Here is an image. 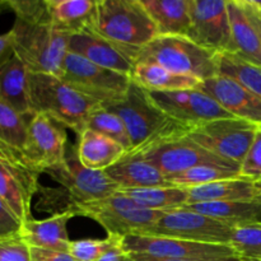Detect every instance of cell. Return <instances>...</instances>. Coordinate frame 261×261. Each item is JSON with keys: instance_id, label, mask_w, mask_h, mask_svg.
<instances>
[{"instance_id": "d590c367", "label": "cell", "mask_w": 261, "mask_h": 261, "mask_svg": "<svg viewBox=\"0 0 261 261\" xmlns=\"http://www.w3.org/2000/svg\"><path fill=\"white\" fill-rule=\"evenodd\" d=\"M0 261H32L31 246L22 234L0 239Z\"/></svg>"}, {"instance_id": "4316f807", "label": "cell", "mask_w": 261, "mask_h": 261, "mask_svg": "<svg viewBox=\"0 0 261 261\" xmlns=\"http://www.w3.org/2000/svg\"><path fill=\"white\" fill-rule=\"evenodd\" d=\"M182 208L211 217L216 221L228 224L232 228L261 222V201L259 200L206 201L186 204Z\"/></svg>"}, {"instance_id": "f6af8a7d", "label": "cell", "mask_w": 261, "mask_h": 261, "mask_svg": "<svg viewBox=\"0 0 261 261\" xmlns=\"http://www.w3.org/2000/svg\"><path fill=\"white\" fill-rule=\"evenodd\" d=\"M257 186H259V189H260V196H259V199H257V200L261 201V184H257Z\"/></svg>"}, {"instance_id": "8fae6325", "label": "cell", "mask_w": 261, "mask_h": 261, "mask_svg": "<svg viewBox=\"0 0 261 261\" xmlns=\"http://www.w3.org/2000/svg\"><path fill=\"white\" fill-rule=\"evenodd\" d=\"M233 228L204 214L188 209L166 212L154 226L143 233L144 236L170 237L200 244L229 245Z\"/></svg>"}, {"instance_id": "cb8c5ba5", "label": "cell", "mask_w": 261, "mask_h": 261, "mask_svg": "<svg viewBox=\"0 0 261 261\" xmlns=\"http://www.w3.org/2000/svg\"><path fill=\"white\" fill-rule=\"evenodd\" d=\"M105 173L120 189L168 186L166 176H163L154 166L142 158L127 154H125L114 166L107 168Z\"/></svg>"}, {"instance_id": "7dc6e473", "label": "cell", "mask_w": 261, "mask_h": 261, "mask_svg": "<svg viewBox=\"0 0 261 261\" xmlns=\"http://www.w3.org/2000/svg\"><path fill=\"white\" fill-rule=\"evenodd\" d=\"M257 3V4H259L260 5V7H261V2H256Z\"/></svg>"}, {"instance_id": "ba28073f", "label": "cell", "mask_w": 261, "mask_h": 261, "mask_svg": "<svg viewBox=\"0 0 261 261\" xmlns=\"http://www.w3.org/2000/svg\"><path fill=\"white\" fill-rule=\"evenodd\" d=\"M127 155L142 158L154 166L163 176L178 175L181 172L203 165L234 168L241 171V166L228 162L213 153L208 152L185 135L161 139L147 145L143 149L126 153Z\"/></svg>"}, {"instance_id": "277c9868", "label": "cell", "mask_w": 261, "mask_h": 261, "mask_svg": "<svg viewBox=\"0 0 261 261\" xmlns=\"http://www.w3.org/2000/svg\"><path fill=\"white\" fill-rule=\"evenodd\" d=\"M30 98L33 114H43L76 135L87 126L92 112L101 105L74 89L60 76L31 74Z\"/></svg>"}, {"instance_id": "9c48e42d", "label": "cell", "mask_w": 261, "mask_h": 261, "mask_svg": "<svg viewBox=\"0 0 261 261\" xmlns=\"http://www.w3.org/2000/svg\"><path fill=\"white\" fill-rule=\"evenodd\" d=\"M60 78L102 107L124 98L132 84V76L102 68L69 51Z\"/></svg>"}, {"instance_id": "f35d334b", "label": "cell", "mask_w": 261, "mask_h": 261, "mask_svg": "<svg viewBox=\"0 0 261 261\" xmlns=\"http://www.w3.org/2000/svg\"><path fill=\"white\" fill-rule=\"evenodd\" d=\"M32 261H76L68 251H55L31 247Z\"/></svg>"}, {"instance_id": "e575fe53", "label": "cell", "mask_w": 261, "mask_h": 261, "mask_svg": "<svg viewBox=\"0 0 261 261\" xmlns=\"http://www.w3.org/2000/svg\"><path fill=\"white\" fill-rule=\"evenodd\" d=\"M122 244L121 236L109 234L106 239H84L70 241L68 252L76 261H97Z\"/></svg>"}, {"instance_id": "60d3db41", "label": "cell", "mask_w": 261, "mask_h": 261, "mask_svg": "<svg viewBox=\"0 0 261 261\" xmlns=\"http://www.w3.org/2000/svg\"><path fill=\"white\" fill-rule=\"evenodd\" d=\"M126 261H241V256L234 255V256L208 257V259H155V257H147L143 255L127 254Z\"/></svg>"}, {"instance_id": "9a60e30c", "label": "cell", "mask_w": 261, "mask_h": 261, "mask_svg": "<svg viewBox=\"0 0 261 261\" xmlns=\"http://www.w3.org/2000/svg\"><path fill=\"white\" fill-rule=\"evenodd\" d=\"M66 127L43 114L28 120V143L24 160L38 172H47L66 158Z\"/></svg>"}, {"instance_id": "ac0fdd59", "label": "cell", "mask_w": 261, "mask_h": 261, "mask_svg": "<svg viewBox=\"0 0 261 261\" xmlns=\"http://www.w3.org/2000/svg\"><path fill=\"white\" fill-rule=\"evenodd\" d=\"M68 51L96 65L132 76L135 61L92 31L69 36Z\"/></svg>"}, {"instance_id": "bcb514c9", "label": "cell", "mask_w": 261, "mask_h": 261, "mask_svg": "<svg viewBox=\"0 0 261 261\" xmlns=\"http://www.w3.org/2000/svg\"><path fill=\"white\" fill-rule=\"evenodd\" d=\"M241 261H254V260H250V259H244V257H241Z\"/></svg>"}, {"instance_id": "d4e9b609", "label": "cell", "mask_w": 261, "mask_h": 261, "mask_svg": "<svg viewBox=\"0 0 261 261\" xmlns=\"http://www.w3.org/2000/svg\"><path fill=\"white\" fill-rule=\"evenodd\" d=\"M160 36L188 37L191 28L190 0H142Z\"/></svg>"}, {"instance_id": "2e32d148", "label": "cell", "mask_w": 261, "mask_h": 261, "mask_svg": "<svg viewBox=\"0 0 261 261\" xmlns=\"http://www.w3.org/2000/svg\"><path fill=\"white\" fill-rule=\"evenodd\" d=\"M228 0H190L191 28L188 38L216 54H228L231 47Z\"/></svg>"}, {"instance_id": "4fadbf2b", "label": "cell", "mask_w": 261, "mask_h": 261, "mask_svg": "<svg viewBox=\"0 0 261 261\" xmlns=\"http://www.w3.org/2000/svg\"><path fill=\"white\" fill-rule=\"evenodd\" d=\"M147 92L158 109L162 110L171 119L188 126L189 130L213 120L234 117L219 106L216 99L198 88L172 92Z\"/></svg>"}, {"instance_id": "ee69618b", "label": "cell", "mask_w": 261, "mask_h": 261, "mask_svg": "<svg viewBox=\"0 0 261 261\" xmlns=\"http://www.w3.org/2000/svg\"><path fill=\"white\" fill-rule=\"evenodd\" d=\"M5 9H8L7 5H5V0H0V14H2Z\"/></svg>"}, {"instance_id": "3957f363", "label": "cell", "mask_w": 261, "mask_h": 261, "mask_svg": "<svg viewBox=\"0 0 261 261\" xmlns=\"http://www.w3.org/2000/svg\"><path fill=\"white\" fill-rule=\"evenodd\" d=\"M124 121L132 142L129 152L143 149L161 139L185 135L189 127L171 119L158 109L143 87L132 81L126 96L115 103L105 106ZM127 152V153H129Z\"/></svg>"}, {"instance_id": "44dd1931", "label": "cell", "mask_w": 261, "mask_h": 261, "mask_svg": "<svg viewBox=\"0 0 261 261\" xmlns=\"http://www.w3.org/2000/svg\"><path fill=\"white\" fill-rule=\"evenodd\" d=\"M227 9L231 25V47L228 54L261 68L260 40L245 13L241 0H228Z\"/></svg>"}, {"instance_id": "5b68a950", "label": "cell", "mask_w": 261, "mask_h": 261, "mask_svg": "<svg viewBox=\"0 0 261 261\" xmlns=\"http://www.w3.org/2000/svg\"><path fill=\"white\" fill-rule=\"evenodd\" d=\"M14 35V55L31 74L61 76L68 55L69 36L56 31L50 22L17 19L10 30Z\"/></svg>"}, {"instance_id": "f1b7e54d", "label": "cell", "mask_w": 261, "mask_h": 261, "mask_svg": "<svg viewBox=\"0 0 261 261\" xmlns=\"http://www.w3.org/2000/svg\"><path fill=\"white\" fill-rule=\"evenodd\" d=\"M138 205L149 211L170 212L182 208L189 203L188 190L176 186H154V188L120 189Z\"/></svg>"}, {"instance_id": "30bf717a", "label": "cell", "mask_w": 261, "mask_h": 261, "mask_svg": "<svg viewBox=\"0 0 261 261\" xmlns=\"http://www.w3.org/2000/svg\"><path fill=\"white\" fill-rule=\"evenodd\" d=\"M259 127L237 117L218 119L191 127L186 137L208 152L241 166Z\"/></svg>"}, {"instance_id": "8d00e7d4", "label": "cell", "mask_w": 261, "mask_h": 261, "mask_svg": "<svg viewBox=\"0 0 261 261\" xmlns=\"http://www.w3.org/2000/svg\"><path fill=\"white\" fill-rule=\"evenodd\" d=\"M240 176L255 184H261V127L257 130L254 142L241 163Z\"/></svg>"}, {"instance_id": "ffe728a7", "label": "cell", "mask_w": 261, "mask_h": 261, "mask_svg": "<svg viewBox=\"0 0 261 261\" xmlns=\"http://www.w3.org/2000/svg\"><path fill=\"white\" fill-rule=\"evenodd\" d=\"M50 23L56 31L71 36L93 28L97 0H46Z\"/></svg>"}, {"instance_id": "7bdbcfd3", "label": "cell", "mask_w": 261, "mask_h": 261, "mask_svg": "<svg viewBox=\"0 0 261 261\" xmlns=\"http://www.w3.org/2000/svg\"><path fill=\"white\" fill-rule=\"evenodd\" d=\"M127 254L122 249V244L120 246L115 247V249L110 250L107 254H105L103 256L97 261H126Z\"/></svg>"}, {"instance_id": "83f0119b", "label": "cell", "mask_w": 261, "mask_h": 261, "mask_svg": "<svg viewBox=\"0 0 261 261\" xmlns=\"http://www.w3.org/2000/svg\"><path fill=\"white\" fill-rule=\"evenodd\" d=\"M132 81L150 92H172L196 88L201 83L193 76L181 75L152 61H137Z\"/></svg>"}, {"instance_id": "d6a6232c", "label": "cell", "mask_w": 261, "mask_h": 261, "mask_svg": "<svg viewBox=\"0 0 261 261\" xmlns=\"http://www.w3.org/2000/svg\"><path fill=\"white\" fill-rule=\"evenodd\" d=\"M86 129H91L98 134L115 140L126 149V153L132 149V142H130L124 121L116 114L109 111L105 107L99 106L92 112L87 121Z\"/></svg>"}, {"instance_id": "7402d4cb", "label": "cell", "mask_w": 261, "mask_h": 261, "mask_svg": "<svg viewBox=\"0 0 261 261\" xmlns=\"http://www.w3.org/2000/svg\"><path fill=\"white\" fill-rule=\"evenodd\" d=\"M74 148L81 165L94 171H106L126 154L121 144L91 129H84L78 135Z\"/></svg>"}, {"instance_id": "f546056e", "label": "cell", "mask_w": 261, "mask_h": 261, "mask_svg": "<svg viewBox=\"0 0 261 261\" xmlns=\"http://www.w3.org/2000/svg\"><path fill=\"white\" fill-rule=\"evenodd\" d=\"M27 143L28 120L0 98V147L24 160Z\"/></svg>"}, {"instance_id": "8992f818", "label": "cell", "mask_w": 261, "mask_h": 261, "mask_svg": "<svg viewBox=\"0 0 261 261\" xmlns=\"http://www.w3.org/2000/svg\"><path fill=\"white\" fill-rule=\"evenodd\" d=\"M137 61H152L200 82L218 75L217 54L184 36H158L140 51Z\"/></svg>"}, {"instance_id": "74e56055", "label": "cell", "mask_w": 261, "mask_h": 261, "mask_svg": "<svg viewBox=\"0 0 261 261\" xmlns=\"http://www.w3.org/2000/svg\"><path fill=\"white\" fill-rule=\"evenodd\" d=\"M23 223L14 212L0 198V239L14 236L22 232Z\"/></svg>"}, {"instance_id": "e0dca14e", "label": "cell", "mask_w": 261, "mask_h": 261, "mask_svg": "<svg viewBox=\"0 0 261 261\" xmlns=\"http://www.w3.org/2000/svg\"><path fill=\"white\" fill-rule=\"evenodd\" d=\"M196 88L216 99L232 116L261 127V99L237 81L218 74L201 82Z\"/></svg>"}, {"instance_id": "ab89813d", "label": "cell", "mask_w": 261, "mask_h": 261, "mask_svg": "<svg viewBox=\"0 0 261 261\" xmlns=\"http://www.w3.org/2000/svg\"><path fill=\"white\" fill-rule=\"evenodd\" d=\"M241 3L245 13L256 31L261 43V7L257 4L256 0H241Z\"/></svg>"}, {"instance_id": "d6986e66", "label": "cell", "mask_w": 261, "mask_h": 261, "mask_svg": "<svg viewBox=\"0 0 261 261\" xmlns=\"http://www.w3.org/2000/svg\"><path fill=\"white\" fill-rule=\"evenodd\" d=\"M73 217H75L73 211H65L41 221L31 219L23 223L20 234L31 247L68 251L70 240L66 227Z\"/></svg>"}, {"instance_id": "7c38bea8", "label": "cell", "mask_w": 261, "mask_h": 261, "mask_svg": "<svg viewBox=\"0 0 261 261\" xmlns=\"http://www.w3.org/2000/svg\"><path fill=\"white\" fill-rule=\"evenodd\" d=\"M40 175L23 158L0 147V198L22 223L33 219L32 200L41 186Z\"/></svg>"}, {"instance_id": "1f68e13d", "label": "cell", "mask_w": 261, "mask_h": 261, "mask_svg": "<svg viewBox=\"0 0 261 261\" xmlns=\"http://www.w3.org/2000/svg\"><path fill=\"white\" fill-rule=\"evenodd\" d=\"M234 177H241L240 170L219 167V166L213 165H203L190 168V170L178 173V175L168 176V177H166V180H167L168 186L189 189Z\"/></svg>"}, {"instance_id": "c3c4849f", "label": "cell", "mask_w": 261, "mask_h": 261, "mask_svg": "<svg viewBox=\"0 0 261 261\" xmlns=\"http://www.w3.org/2000/svg\"><path fill=\"white\" fill-rule=\"evenodd\" d=\"M254 261H261V257H260V259H257V260H254Z\"/></svg>"}, {"instance_id": "52a82bcc", "label": "cell", "mask_w": 261, "mask_h": 261, "mask_svg": "<svg viewBox=\"0 0 261 261\" xmlns=\"http://www.w3.org/2000/svg\"><path fill=\"white\" fill-rule=\"evenodd\" d=\"M75 216L87 217L101 224L109 234H140L157 223L166 212L149 211L117 191L101 200L82 204L73 209Z\"/></svg>"}, {"instance_id": "484cf974", "label": "cell", "mask_w": 261, "mask_h": 261, "mask_svg": "<svg viewBox=\"0 0 261 261\" xmlns=\"http://www.w3.org/2000/svg\"><path fill=\"white\" fill-rule=\"evenodd\" d=\"M186 190L189 194L188 204L206 201H251L257 200L260 196L257 184L242 177L226 178Z\"/></svg>"}, {"instance_id": "5bb4252c", "label": "cell", "mask_w": 261, "mask_h": 261, "mask_svg": "<svg viewBox=\"0 0 261 261\" xmlns=\"http://www.w3.org/2000/svg\"><path fill=\"white\" fill-rule=\"evenodd\" d=\"M122 249L126 254L143 255L155 259H208L237 255L229 245L200 244L170 237L130 234L122 237Z\"/></svg>"}, {"instance_id": "836d02e7", "label": "cell", "mask_w": 261, "mask_h": 261, "mask_svg": "<svg viewBox=\"0 0 261 261\" xmlns=\"http://www.w3.org/2000/svg\"><path fill=\"white\" fill-rule=\"evenodd\" d=\"M229 246L244 259L257 260L261 257V222L234 227Z\"/></svg>"}, {"instance_id": "603a6c76", "label": "cell", "mask_w": 261, "mask_h": 261, "mask_svg": "<svg viewBox=\"0 0 261 261\" xmlns=\"http://www.w3.org/2000/svg\"><path fill=\"white\" fill-rule=\"evenodd\" d=\"M28 75L27 68L15 55L0 65V98L30 120L35 114L31 105Z\"/></svg>"}, {"instance_id": "b9f144b4", "label": "cell", "mask_w": 261, "mask_h": 261, "mask_svg": "<svg viewBox=\"0 0 261 261\" xmlns=\"http://www.w3.org/2000/svg\"><path fill=\"white\" fill-rule=\"evenodd\" d=\"M14 55V35L12 31L0 35V65Z\"/></svg>"}, {"instance_id": "6da1fadb", "label": "cell", "mask_w": 261, "mask_h": 261, "mask_svg": "<svg viewBox=\"0 0 261 261\" xmlns=\"http://www.w3.org/2000/svg\"><path fill=\"white\" fill-rule=\"evenodd\" d=\"M92 32L137 63L140 51L160 36L142 0H97Z\"/></svg>"}, {"instance_id": "4dcf8cb0", "label": "cell", "mask_w": 261, "mask_h": 261, "mask_svg": "<svg viewBox=\"0 0 261 261\" xmlns=\"http://www.w3.org/2000/svg\"><path fill=\"white\" fill-rule=\"evenodd\" d=\"M218 74L229 76L261 99V68L232 54H217Z\"/></svg>"}, {"instance_id": "7a4b0ae2", "label": "cell", "mask_w": 261, "mask_h": 261, "mask_svg": "<svg viewBox=\"0 0 261 261\" xmlns=\"http://www.w3.org/2000/svg\"><path fill=\"white\" fill-rule=\"evenodd\" d=\"M46 173L60 188L40 186L41 204L45 205V209L54 211L55 204L60 203V213L73 211L82 204L101 200L120 190L119 186L107 177L105 171L89 170L82 166L76 157L75 148L71 149L70 155L66 154L65 161L60 166L51 168Z\"/></svg>"}]
</instances>
